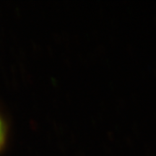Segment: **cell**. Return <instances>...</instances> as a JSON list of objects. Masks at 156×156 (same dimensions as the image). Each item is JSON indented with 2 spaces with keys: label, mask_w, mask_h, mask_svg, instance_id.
Listing matches in <instances>:
<instances>
[{
  "label": "cell",
  "mask_w": 156,
  "mask_h": 156,
  "mask_svg": "<svg viewBox=\"0 0 156 156\" xmlns=\"http://www.w3.org/2000/svg\"><path fill=\"white\" fill-rule=\"evenodd\" d=\"M5 126H4V123L2 122V120L1 117H0V147L2 145L4 140H5Z\"/></svg>",
  "instance_id": "1"
}]
</instances>
